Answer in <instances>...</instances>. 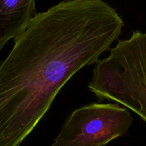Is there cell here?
Listing matches in <instances>:
<instances>
[{"mask_svg":"<svg viewBox=\"0 0 146 146\" xmlns=\"http://www.w3.org/2000/svg\"><path fill=\"white\" fill-rule=\"evenodd\" d=\"M35 11V0H0V51L25 31Z\"/></svg>","mask_w":146,"mask_h":146,"instance_id":"4","label":"cell"},{"mask_svg":"<svg viewBox=\"0 0 146 146\" xmlns=\"http://www.w3.org/2000/svg\"><path fill=\"white\" fill-rule=\"evenodd\" d=\"M19 146H21V145H19Z\"/></svg>","mask_w":146,"mask_h":146,"instance_id":"5","label":"cell"},{"mask_svg":"<svg viewBox=\"0 0 146 146\" xmlns=\"http://www.w3.org/2000/svg\"><path fill=\"white\" fill-rule=\"evenodd\" d=\"M123 21L103 0H63L34 15L0 64V146H19L67 81L96 64Z\"/></svg>","mask_w":146,"mask_h":146,"instance_id":"1","label":"cell"},{"mask_svg":"<svg viewBox=\"0 0 146 146\" xmlns=\"http://www.w3.org/2000/svg\"><path fill=\"white\" fill-rule=\"evenodd\" d=\"M109 50L96 63L88 89L98 101L122 104L146 123V33L133 31Z\"/></svg>","mask_w":146,"mask_h":146,"instance_id":"2","label":"cell"},{"mask_svg":"<svg viewBox=\"0 0 146 146\" xmlns=\"http://www.w3.org/2000/svg\"><path fill=\"white\" fill-rule=\"evenodd\" d=\"M133 121L117 103L88 104L67 118L51 146H104L126 134Z\"/></svg>","mask_w":146,"mask_h":146,"instance_id":"3","label":"cell"}]
</instances>
